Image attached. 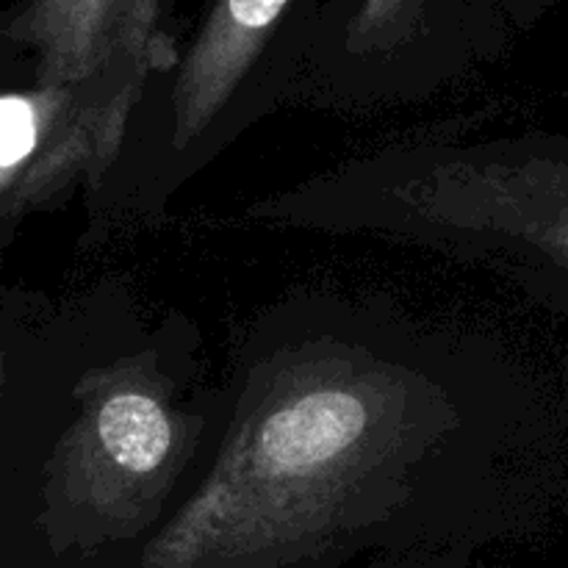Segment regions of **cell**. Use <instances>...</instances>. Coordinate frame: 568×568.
Returning <instances> with one entry per match:
<instances>
[{
  "instance_id": "6da1fadb",
  "label": "cell",
  "mask_w": 568,
  "mask_h": 568,
  "mask_svg": "<svg viewBox=\"0 0 568 568\" xmlns=\"http://www.w3.org/2000/svg\"><path fill=\"white\" fill-rule=\"evenodd\" d=\"M436 427V399L399 366L349 349L297 361L250 403L148 568H247L303 549L397 486Z\"/></svg>"
},
{
  "instance_id": "7a4b0ae2",
  "label": "cell",
  "mask_w": 568,
  "mask_h": 568,
  "mask_svg": "<svg viewBox=\"0 0 568 568\" xmlns=\"http://www.w3.org/2000/svg\"><path fill=\"white\" fill-rule=\"evenodd\" d=\"M178 425L164 388L133 364L109 372L67 438L64 477L75 508L131 521L172 480Z\"/></svg>"
},
{
  "instance_id": "3957f363",
  "label": "cell",
  "mask_w": 568,
  "mask_h": 568,
  "mask_svg": "<svg viewBox=\"0 0 568 568\" xmlns=\"http://www.w3.org/2000/svg\"><path fill=\"white\" fill-rule=\"evenodd\" d=\"M161 0H33L26 33L42 53V87L148 81L159 64Z\"/></svg>"
},
{
  "instance_id": "277c9868",
  "label": "cell",
  "mask_w": 568,
  "mask_h": 568,
  "mask_svg": "<svg viewBox=\"0 0 568 568\" xmlns=\"http://www.w3.org/2000/svg\"><path fill=\"white\" fill-rule=\"evenodd\" d=\"M286 6L288 0H216L172 89L175 148L194 142L225 109Z\"/></svg>"
},
{
  "instance_id": "5b68a950",
  "label": "cell",
  "mask_w": 568,
  "mask_h": 568,
  "mask_svg": "<svg viewBox=\"0 0 568 568\" xmlns=\"http://www.w3.org/2000/svg\"><path fill=\"white\" fill-rule=\"evenodd\" d=\"M494 172L519 186L497 181L491 172L477 170L475 178L494 183L499 197H486L494 203L488 209L491 225L508 236L527 239L568 272V175L552 161H530L525 166H491Z\"/></svg>"
},
{
  "instance_id": "8992f818",
  "label": "cell",
  "mask_w": 568,
  "mask_h": 568,
  "mask_svg": "<svg viewBox=\"0 0 568 568\" xmlns=\"http://www.w3.org/2000/svg\"><path fill=\"white\" fill-rule=\"evenodd\" d=\"M425 0H364L353 22L355 48H388L414 28Z\"/></svg>"
}]
</instances>
